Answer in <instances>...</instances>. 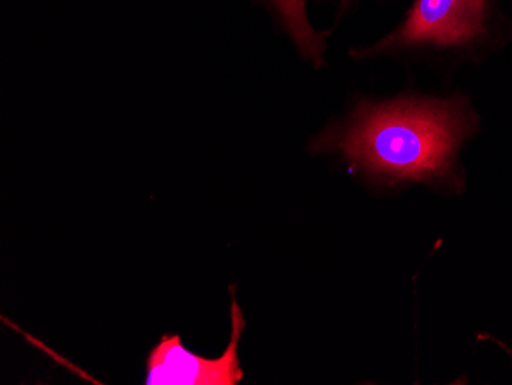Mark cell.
<instances>
[{
    "label": "cell",
    "instance_id": "cell-1",
    "mask_svg": "<svg viewBox=\"0 0 512 385\" xmlns=\"http://www.w3.org/2000/svg\"><path fill=\"white\" fill-rule=\"evenodd\" d=\"M460 112L448 103L362 105L335 146L371 174L428 178L450 168L462 139Z\"/></svg>",
    "mask_w": 512,
    "mask_h": 385
},
{
    "label": "cell",
    "instance_id": "cell-2",
    "mask_svg": "<svg viewBox=\"0 0 512 385\" xmlns=\"http://www.w3.org/2000/svg\"><path fill=\"white\" fill-rule=\"evenodd\" d=\"M232 338L218 358L189 352L178 335H165L146 361L148 385H237L244 378L238 359V343L246 329L243 312L232 298Z\"/></svg>",
    "mask_w": 512,
    "mask_h": 385
},
{
    "label": "cell",
    "instance_id": "cell-3",
    "mask_svg": "<svg viewBox=\"0 0 512 385\" xmlns=\"http://www.w3.org/2000/svg\"><path fill=\"white\" fill-rule=\"evenodd\" d=\"M486 0H416L401 30L379 45L468 42L483 31Z\"/></svg>",
    "mask_w": 512,
    "mask_h": 385
},
{
    "label": "cell",
    "instance_id": "cell-4",
    "mask_svg": "<svg viewBox=\"0 0 512 385\" xmlns=\"http://www.w3.org/2000/svg\"><path fill=\"white\" fill-rule=\"evenodd\" d=\"M273 2L283 16L284 24L292 34L302 56L319 65L322 62L324 45H322L321 36L313 31L307 20L306 0H273Z\"/></svg>",
    "mask_w": 512,
    "mask_h": 385
}]
</instances>
